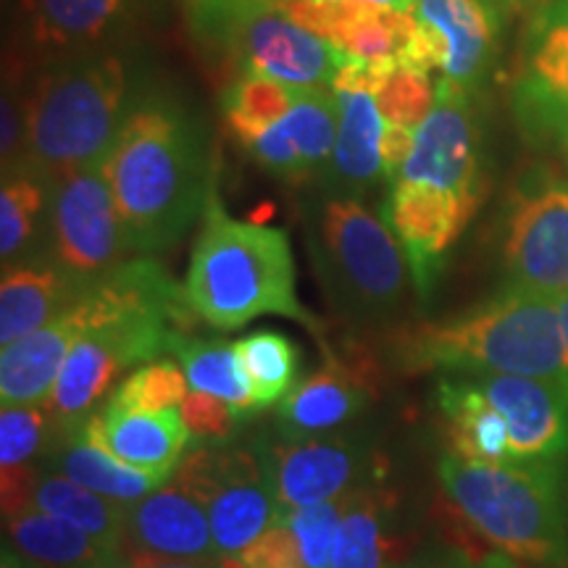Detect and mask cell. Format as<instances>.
I'll return each mask as SVG.
<instances>
[{"instance_id":"1","label":"cell","mask_w":568,"mask_h":568,"mask_svg":"<svg viewBox=\"0 0 568 568\" xmlns=\"http://www.w3.org/2000/svg\"><path fill=\"white\" fill-rule=\"evenodd\" d=\"M103 169L132 255L180 243L216 193L201 116L155 82L142 90Z\"/></svg>"},{"instance_id":"2","label":"cell","mask_w":568,"mask_h":568,"mask_svg":"<svg viewBox=\"0 0 568 568\" xmlns=\"http://www.w3.org/2000/svg\"><path fill=\"white\" fill-rule=\"evenodd\" d=\"M485 193V148L471 92L437 80L435 109L418 126L403 172L385 187L379 211L406 253L416 297L432 295Z\"/></svg>"},{"instance_id":"3","label":"cell","mask_w":568,"mask_h":568,"mask_svg":"<svg viewBox=\"0 0 568 568\" xmlns=\"http://www.w3.org/2000/svg\"><path fill=\"white\" fill-rule=\"evenodd\" d=\"M90 324L71 347L45 408L55 437L84 426L124 372L172 355L195 314L151 255H134L88 290Z\"/></svg>"},{"instance_id":"4","label":"cell","mask_w":568,"mask_h":568,"mask_svg":"<svg viewBox=\"0 0 568 568\" xmlns=\"http://www.w3.org/2000/svg\"><path fill=\"white\" fill-rule=\"evenodd\" d=\"M387 347L403 374L537 376L568 393L556 297L508 284L456 316L400 324L387 332Z\"/></svg>"},{"instance_id":"5","label":"cell","mask_w":568,"mask_h":568,"mask_svg":"<svg viewBox=\"0 0 568 568\" xmlns=\"http://www.w3.org/2000/svg\"><path fill=\"white\" fill-rule=\"evenodd\" d=\"M148 84L130 45L34 69L24 88L27 166L55 182L103 163Z\"/></svg>"},{"instance_id":"6","label":"cell","mask_w":568,"mask_h":568,"mask_svg":"<svg viewBox=\"0 0 568 568\" xmlns=\"http://www.w3.org/2000/svg\"><path fill=\"white\" fill-rule=\"evenodd\" d=\"M190 311L213 329L232 332L258 316H282L324 339V324L297 297L287 232L243 222L213 193L182 282Z\"/></svg>"},{"instance_id":"7","label":"cell","mask_w":568,"mask_h":568,"mask_svg":"<svg viewBox=\"0 0 568 568\" xmlns=\"http://www.w3.org/2000/svg\"><path fill=\"white\" fill-rule=\"evenodd\" d=\"M314 268L332 305L361 329H397L416 284L400 243L361 197L322 193L305 213Z\"/></svg>"},{"instance_id":"8","label":"cell","mask_w":568,"mask_h":568,"mask_svg":"<svg viewBox=\"0 0 568 568\" xmlns=\"http://www.w3.org/2000/svg\"><path fill=\"white\" fill-rule=\"evenodd\" d=\"M439 487L477 535L497 550L535 566L568 556V500L560 464H479L445 453Z\"/></svg>"},{"instance_id":"9","label":"cell","mask_w":568,"mask_h":568,"mask_svg":"<svg viewBox=\"0 0 568 568\" xmlns=\"http://www.w3.org/2000/svg\"><path fill=\"white\" fill-rule=\"evenodd\" d=\"M174 479L205 508L222 558L245 550L282 516L258 445L197 447Z\"/></svg>"},{"instance_id":"10","label":"cell","mask_w":568,"mask_h":568,"mask_svg":"<svg viewBox=\"0 0 568 568\" xmlns=\"http://www.w3.org/2000/svg\"><path fill=\"white\" fill-rule=\"evenodd\" d=\"M508 287L545 297L568 293V182L535 169L516 184L503 222Z\"/></svg>"},{"instance_id":"11","label":"cell","mask_w":568,"mask_h":568,"mask_svg":"<svg viewBox=\"0 0 568 568\" xmlns=\"http://www.w3.org/2000/svg\"><path fill=\"white\" fill-rule=\"evenodd\" d=\"M45 253L90 284L130 261L124 224L103 163L53 182Z\"/></svg>"},{"instance_id":"12","label":"cell","mask_w":568,"mask_h":568,"mask_svg":"<svg viewBox=\"0 0 568 568\" xmlns=\"http://www.w3.org/2000/svg\"><path fill=\"white\" fill-rule=\"evenodd\" d=\"M280 510L339 500L379 477V453L364 432H329L258 445Z\"/></svg>"},{"instance_id":"13","label":"cell","mask_w":568,"mask_h":568,"mask_svg":"<svg viewBox=\"0 0 568 568\" xmlns=\"http://www.w3.org/2000/svg\"><path fill=\"white\" fill-rule=\"evenodd\" d=\"M224 45L243 74L293 84L329 88L345 55L332 42L308 32L282 9L280 0H255L234 21Z\"/></svg>"},{"instance_id":"14","label":"cell","mask_w":568,"mask_h":568,"mask_svg":"<svg viewBox=\"0 0 568 568\" xmlns=\"http://www.w3.org/2000/svg\"><path fill=\"white\" fill-rule=\"evenodd\" d=\"M142 0H24L21 48L34 69L69 55L130 45Z\"/></svg>"},{"instance_id":"15","label":"cell","mask_w":568,"mask_h":568,"mask_svg":"<svg viewBox=\"0 0 568 568\" xmlns=\"http://www.w3.org/2000/svg\"><path fill=\"white\" fill-rule=\"evenodd\" d=\"M337 98L329 88H303L287 113L258 130L234 134L266 174L287 184L322 180L335 153Z\"/></svg>"},{"instance_id":"16","label":"cell","mask_w":568,"mask_h":568,"mask_svg":"<svg viewBox=\"0 0 568 568\" xmlns=\"http://www.w3.org/2000/svg\"><path fill=\"white\" fill-rule=\"evenodd\" d=\"M376 63L347 59L339 67L332 92L337 98V140L329 166H326L322 193L361 197L376 184L385 187V166H382V138H385V116L374 95Z\"/></svg>"},{"instance_id":"17","label":"cell","mask_w":568,"mask_h":568,"mask_svg":"<svg viewBox=\"0 0 568 568\" xmlns=\"http://www.w3.org/2000/svg\"><path fill=\"white\" fill-rule=\"evenodd\" d=\"M429 69L439 80L474 92L487 80L500 45V11L495 0H416Z\"/></svg>"},{"instance_id":"18","label":"cell","mask_w":568,"mask_h":568,"mask_svg":"<svg viewBox=\"0 0 568 568\" xmlns=\"http://www.w3.org/2000/svg\"><path fill=\"white\" fill-rule=\"evenodd\" d=\"M521 124L537 138H558L568 126V0L535 13L514 82Z\"/></svg>"},{"instance_id":"19","label":"cell","mask_w":568,"mask_h":568,"mask_svg":"<svg viewBox=\"0 0 568 568\" xmlns=\"http://www.w3.org/2000/svg\"><path fill=\"white\" fill-rule=\"evenodd\" d=\"M124 556L216 568L222 564L209 514L176 479L126 508Z\"/></svg>"},{"instance_id":"20","label":"cell","mask_w":568,"mask_h":568,"mask_svg":"<svg viewBox=\"0 0 568 568\" xmlns=\"http://www.w3.org/2000/svg\"><path fill=\"white\" fill-rule=\"evenodd\" d=\"M508 426L510 458L564 464L568 456V393L537 376H474Z\"/></svg>"},{"instance_id":"21","label":"cell","mask_w":568,"mask_h":568,"mask_svg":"<svg viewBox=\"0 0 568 568\" xmlns=\"http://www.w3.org/2000/svg\"><path fill=\"white\" fill-rule=\"evenodd\" d=\"M90 324L88 293L67 314L42 329L6 345L0 353V397L3 406H45L71 347Z\"/></svg>"},{"instance_id":"22","label":"cell","mask_w":568,"mask_h":568,"mask_svg":"<svg viewBox=\"0 0 568 568\" xmlns=\"http://www.w3.org/2000/svg\"><path fill=\"white\" fill-rule=\"evenodd\" d=\"M92 284L63 268L51 253H38L3 266L0 343L6 347L51 324L53 318L67 314Z\"/></svg>"},{"instance_id":"23","label":"cell","mask_w":568,"mask_h":568,"mask_svg":"<svg viewBox=\"0 0 568 568\" xmlns=\"http://www.w3.org/2000/svg\"><path fill=\"white\" fill-rule=\"evenodd\" d=\"M372 379L364 368L329 355L318 372L297 382L276 408V437L303 439L329 435L353 422L372 403Z\"/></svg>"},{"instance_id":"24","label":"cell","mask_w":568,"mask_h":568,"mask_svg":"<svg viewBox=\"0 0 568 568\" xmlns=\"http://www.w3.org/2000/svg\"><path fill=\"white\" fill-rule=\"evenodd\" d=\"M90 443L101 445L124 464L174 474L190 447V429L180 408L109 410L98 408L82 426Z\"/></svg>"},{"instance_id":"25","label":"cell","mask_w":568,"mask_h":568,"mask_svg":"<svg viewBox=\"0 0 568 568\" xmlns=\"http://www.w3.org/2000/svg\"><path fill=\"white\" fill-rule=\"evenodd\" d=\"M437 408L453 456L479 464H506L510 458L508 426L474 376L443 374L437 382Z\"/></svg>"},{"instance_id":"26","label":"cell","mask_w":568,"mask_h":568,"mask_svg":"<svg viewBox=\"0 0 568 568\" xmlns=\"http://www.w3.org/2000/svg\"><path fill=\"white\" fill-rule=\"evenodd\" d=\"M42 468L59 471L63 477L80 481L82 487L92 489V493L122 503V506H132V503L142 500V497L155 493V489H161L172 479V474L148 471V468L130 466L116 456H111L101 445L90 443L84 437L82 426L74 432H67V435L53 437Z\"/></svg>"},{"instance_id":"27","label":"cell","mask_w":568,"mask_h":568,"mask_svg":"<svg viewBox=\"0 0 568 568\" xmlns=\"http://www.w3.org/2000/svg\"><path fill=\"white\" fill-rule=\"evenodd\" d=\"M3 524L6 539H11V545H6L34 568H116L124 560V550L111 548L34 506Z\"/></svg>"},{"instance_id":"28","label":"cell","mask_w":568,"mask_h":568,"mask_svg":"<svg viewBox=\"0 0 568 568\" xmlns=\"http://www.w3.org/2000/svg\"><path fill=\"white\" fill-rule=\"evenodd\" d=\"M397 500L379 479L345 497L332 568H393Z\"/></svg>"},{"instance_id":"29","label":"cell","mask_w":568,"mask_h":568,"mask_svg":"<svg viewBox=\"0 0 568 568\" xmlns=\"http://www.w3.org/2000/svg\"><path fill=\"white\" fill-rule=\"evenodd\" d=\"M53 182L32 166L3 174L0 187V258L3 266L45 253Z\"/></svg>"},{"instance_id":"30","label":"cell","mask_w":568,"mask_h":568,"mask_svg":"<svg viewBox=\"0 0 568 568\" xmlns=\"http://www.w3.org/2000/svg\"><path fill=\"white\" fill-rule=\"evenodd\" d=\"M32 506L61 518V521H69L71 527L88 531L90 537L101 539L111 548L124 550V524L130 506L92 493L80 481L51 471V468H42L32 493Z\"/></svg>"},{"instance_id":"31","label":"cell","mask_w":568,"mask_h":568,"mask_svg":"<svg viewBox=\"0 0 568 568\" xmlns=\"http://www.w3.org/2000/svg\"><path fill=\"white\" fill-rule=\"evenodd\" d=\"M172 355L184 368L190 389L222 397V400L237 408L243 416L255 414L251 382H247L243 372L234 343L184 335L176 339Z\"/></svg>"},{"instance_id":"32","label":"cell","mask_w":568,"mask_h":568,"mask_svg":"<svg viewBox=\"0 0 568 568\" xmlns=\"http://www.w3.org/2000/svg\"><path fill=\"white\" fill-rule=\"evenodd\" d=\"M243 372L251 382L255 410L272 408L293 393L301 374V347L274 329H258L234 343Z\"/></svg>"},{"instance_id":"33","label":"cell","mask_w":568,"mask_h":568,"mask_svg":"<svg viewBox=\"0 0 568 568\" xmlns=\"http://www.w3.org/2000/svg\"><path fill=\"white\" fill-rule=\"evenodd\" d=\"M374 95L385 124L418 130L437 103V82L432 80V71L406 63H379Z\"/></svg>"},{"instance_id":"34","label":"cell","mask_w":568,"mask_h":568,"mask_svg":"<svg viewBox=\"0 0 568 568\" xmlns=\"http://www.w3.org/2000/svg\"><path fill=\"white\" fill-rule=\"evenodd\" d=\"M190 382L176 361H151L138 366L111 389L103 408L109 410H163L180 408Z\"/></svg>"},{"instance_id":"35","label":"cell","mask_w":568,"mask_h":568,"mask_svg":"<svg viewBox=\"0 0 568 568\" xmlns=\"http://www.w3.org/2000/svg\"><path fill=\"white\" fill-rule=\"evenodd\" d=\"M345 497L329 503H316V506L282 510L280 521L295 535L305 568H332L339 521H343L345 510Z\"/></svg>"},{"instance_id":"36","label":"cell","mask_w":568,"mask_h":568,"mask_svg":"<svg viewBox=\"0 0 568 568\" xmlns=\"http://www.w3.org/2000/svg\"><path fill=\"white\" fill-rule=\"evenodd\" d=\"M55 437L45 406H3L0 410V468L32 466Z\"/></svg>"},{"instance_id":"37","label":"cell","mask_w":568,"mask_h":568,"mask_svg":"<svg viewBox=\"0 0 568 568\" xmlns=\"http://www.w3.org/2000/svg\"><path fill=\"white\" fill-rule=\"evenodd\" d=\"M219 568H305V560L293 531L276 518L245 550L222 558Z\"/></svg>"},{"instance_id":"38","label":"cell","mask_w":568,"mask_h":568,"mask_svg":"<svg viewBox=\"0 0 568 568\" xmlns=\"http://www.w3.org/2000/svg\"><path fill=\"white\" fill-rule=\"evenodd\" d=\"M180 414L184 426L190 429V435L201 439V443L203 439L224 443L234 432L240 418H243V414L226 400H222V397L197 393V389H190L184 395V400L180 403Z\"/></svg>"},{"instance_id":"39","label":"cell","mask_w":568,"mask_h":568,"mask_svg":"<svg viewBox=\"0 0 568 568\" xmlns=\"http://www.w3.org/2000/svg\"><path fill=\"white\" fill-rule=\"evenodd\" d=\"M0 159L3 174L27 166V109L24 88L19 80H6L0 105Z\"/></svg>"},{"instance_id":"40","label":"cell","mask_w":568,"mask_h":568,"mask_svg":"<svg viewBox=\"0 0 568 568\" xmlns=\"http://www.w3.org/2000/svg\"><path fill=\"white\" fill-rule=\"evenodd\" d=\"M253 3L255 0H182L197 38L219 42V45H224L234 21Z\"/></svg>"},{"instance_id":"41","label":"cell","mask_w":568,"mask_h":568,"mask_svg":"<svg viewBox=\"0 0 568 568\" xmlns=\"http://www.w3.org/2000/svg\"><path fill=\"white\" fill-rule=\"evenodd\" d=\"M393 568H518L516 560L506 552H474L450 548V545H426V548L410 552L406 560L395 564Z\"/></svg>"},{"instance_id":"42","label":"cell","mask_w":568,"mask_h":568,"mask_svg":"<svg viewBox=\"0 0 568 568\" xmlns=\"http://www.w3.org/2000/svg\"><path fill=\"white\" fill-rule=\"evenodd\" d=\"M116 568H216V566H205V564H182V560H138V558H126Z\"/></svg>"},{"instance_id":"43","label":"cell","mask_w":568,"mask_h":568,"mask_svg":"<svg viewBox=\"0 0 568 568\" xmlns=\"http://www.w3.org/2000/svg\"><path fill=\"white\" fill-rule=\"evenodd\" d=\"M556 308H558L560 339H564V353H566V366H568V293L556 297Z\"/></svg>"},{"instance_id":"44","label":"cell","mask_w":568,"mask_h":568,"mask_svg":"<svg viewBox=\"0 0 568 568\" xmlns=\"http://www.w3.org/2000/svg\"><path fill=\"white\" fill-rule=\"evenodd\" d=\"M497 6H506L510 11H539L545 9V6L552 3V0H495Z\"/></svg>"},{"instance_id":"45","label":"cell","mask_w":568,"mask_h":568,"mask_svg":"<svg viewBox=\"0 0 568 568\" xmlns=\"http://www.w3.org/2000/svg\"><path fill=\"white\" fill-rule=\"evenodd\" d=\"M0 568H34L30 560H24L17 550H11L9 545L3 548V556H0Z\"/></svg>"},{"instance_id":"46","label":"cell","mask_w":568,"mask_h":568,"mask_svg":"<svg viewBox=\"0 0 568 568\" xmlns=\"http://www.w3.org/2000/svg\"><path fill=\"white\" fill-rule=\"evenodd\" d=\"M353 3H372V6H387V9L410 11L416 6V0H353Z\"/></svg>"},{"instance_id":"47","label":"cell","mask_w":568,"mask_h":568,"mask_svg":"<svg viewBox=\"0 0 568 568\" xmlns=\"http://www.w3.org/2000/svg\"><path fill=\"white\" fill-rule=\"evenodd\" d=\"M558 145H560V155H564V159H566V163H568V126H566V130L564 132H560L558 134Z\"/></svg>"}]
</instances>
